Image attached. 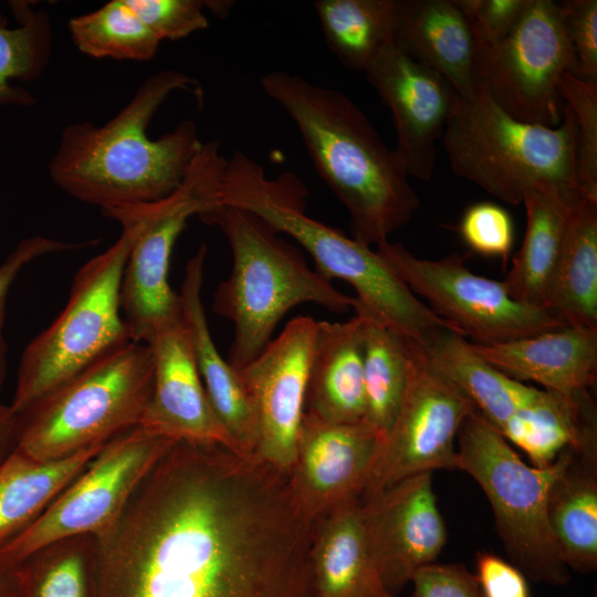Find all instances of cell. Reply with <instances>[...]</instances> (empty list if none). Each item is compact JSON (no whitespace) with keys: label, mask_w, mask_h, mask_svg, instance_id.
I'll use <instances>...</instances> for the list:
<instances>
[{"label":"cell","mask_w":597,"mask_h":597,"mask_svg":"<svg viewBox=\"0 0 597 597\" xmlns=\"http://www.w3.org/2000/svg\"><path fill=\"white\" fill-rule=\"evenodd\" d=\"M313 522L287 476L178 440L96 538V597H316Z\"/></svg>","instance_id":"cell-1"},{"label":"cell","mask_w":597,"mask_h":597,"mask_svg":"<svg viewBox=\"0 0 597 597\" xmlns=\"http://www.w3.org/2000/svg\"><path fill=\"white\" fill-rule=\"evenodd\" d=\"M201 101L200 84L175 70L147 77L130 101L108 122L66 126L49 163L54 185L71 197L103 209L161 200L182 184L203 142L190 119L151 139L147 129L159 107L176 91Z\"/></svg>","instance_id":"cell-2"},{"label":"cell","mask_w":597,"mask_h":597,"mask_svg":"<svg viewBox=\"0 0 597 597\" xmlns=\"http://www.w3.org/2000/svg\"><path fill=\"white\" fill-rule=\"evenodd\" d=\"M260 85L293 121L318 175L347 209L352 238L368 247L388 242L420 200L365 113L346 94L285 71L264 74Z\"/></svg>","instance_id":"cell-3"},{"label":"cell","mask_w":597,"mask_h":597,"mask_svg":"<svg viewBox=\"0 0 597 597\" xmlns=\"http://www.w3.org/2000/svg\"><path fill=\"white\" fill-rule=\"evenodd\" d=\"M307 196L308 189L293 171L270 178L258 161L235 150L227 159L218 206L248 211L291 237L311 255L318 274L352 285L355 312L418 343L431 329L450 326L410 291L378 250L310 217Z\"/></svg>","instance_id":"cell-4"},{"label":"cell","mask_w":597,"mask_h":597,"mask_svg":"<svg viewBox=\"0 0 597 597\" xmlns=\"http://www.w3.org/2000/svg\"><path fill=\"white\" fill-rule=\"evenodd\" d=\"M199 218L221 230L232 253V270L214 292L213 311L233 325L228 362L237 370L268 346L292 308L314 303L335 313L354 310L355 297L311 270L302 251L256 216L218 206Z\"/></svg>","instance_id":"cell-5"},{"label":"cell","mask_w":597,"mask_h":597,"mask_svg":"<svg viewBox=\"0 0 597 597\" xmlns=\"http://www.w3.org/2000/svg\"><path fill=\"white\" fill-rule=\"evenodd\" d=\"M442 139L457 176L509 205L541 187L585 199L577 182L575 121L564 103L562 122L548 127L512 117L482 87L469 100L455 94Z\"/></svg>","instance_id":"cell-6"},{"label":"cell","mask_w":597,"mask_h":597,"mask_svg":"<svg viewBox=\"0 0 597 597\" xmlns=\"http://www.w3.org/2000/svg\"><path fill=\"white\" fill-rule=\"evenodd\" d=\"M150 347L128 341L18 413L17 451L60 460L140 425L150 401Z\"/></svg>","instance_id":"cell-7"},{"label":"cell","mask_w":597,"mask_h":597,"mask_svg":"<svg viewBox=\"0 0 597 597\" xmlns=\"http://www.w3.org/2000/svg\"><path fill=\"white\" fill-rule=\"evenodd\" d=\"M118 239L76 272L59 316L24 348L12 402L18 415L115 347L132 341L121 308L125 263L137 234L126 218Z\"/></svg>","instance_id":"cell-8"},{"label":"cell","mask_w":597,"mask_h":597,"mask_svg":"<svg viewBox=\"0 0 597 597\" xmlns=\"http://www.w3.org/2000/svg\"><path fill=\"white\" fill-rule=\"evenodd\" d=\"M457 442L458 469L470 474L485 493L511 563L535 583L566 585L569 569L561 558L547 516L561 455L545 468L526 464L476 410L463 420Z\"/></svg>","instance_id":"cell-9"},{"label":"cell","mask_w":597,"mask_h":597,"mask_svg":"<svg viewBox=\"0 0 597 597\" xmlns=\"http://www.w3.org/2000/svg\"><path fill=\"white\" fill-rule=\"evenodd\" d=\"M227 159L217 139L203 142L180 187L149 203L101 210L113 220L137 224L121 283V308L129 337L147 343L167 323L181 317L179 294L168 279L171 253L192 217L218 206V190Z\"/></svg>","instance_id":"cell-10"},{"label":"cell","mask_w":597,"mask_h":597,"mask_svg":"<svg viewBox=\"0 0 597 597\" xmlns=\"http://www.w3.org/2000/svg\"><path fill=\"white\" fill-rule=\"evenodd\" d=\"M561 4L530 0L506 36L476 44L480 87L512 117L556 127L562 122L561 76L573 69Z\"/></svg>","instance_id":"cell-11"},{"label":"cell","mask_w":597,"mask_h":597,"mask_svg":"<svg viewBox=\"0 0 597 597\" xmlns=\"http://www.w3.org/2000/svg\"><path fill=\"white\" fill-rule=\"evenodd\" d=\"M174 441L140 425L107 441L36 522L0 549V559L18 563L53 542L102 533Z\"/></svg>","instance_id":"cell-12"},{"label":"cell","mask_w":597,"mask_h":597,"mask_svg":"<svg viewBox=\"0 0 597 597\" xmlns=\"http://www.w3.org/2000/svg\"><path fill=\"white\" fill-rule=\"evenodd\" d=\"M377 250L415 295L472 343H504L566 326L545 310L515 301L503 281L473 273L455 252L421 259L389 241Z\"/></svg>","instance_id":"cell-13"},{"label":"cell","mask_w":597,"mask_h":597,"mask_svg":"<svg viewBox=\"0 0 597 597\" xmlns=\"http://www.w3.org/2000/svg\"><path fill=\"white\" fill-rule=\"evenodd\" d=\"M473 410L469 398L431 365L417 342L407 390L380 440L359 500L366 501L417 474L458 469V432Z\"/></svg>","instance_id":"cell-14"},{"label":"cell","mask_w":597,"mask_h":597,"mask_svg":"<svg viewBox=\"0 0 597 597\" xmlns=\"http://www.w3.org/2000/svg\"><path fill=\"white\" fill-rule=\"evenodd\" d=\"M316 322L310 316L294 317L238 370L254 418L255 457L286 476L305 411Z\"/></svg>","instance_id":"cell-15"},{"label":"cell","mask_w":597,"mask_h":597,"mask_svg":"<svg viewBox=\"0 0 597 597\" xmlns=\"http://www.w3.org/2000/svg\"><path fill=\"white\" fill-rule=\"evenodd\" d=\"M360 503L373 558L396 596L420 568L436 563L447 541L432 473L407 478Z\"/></svg>","instance_id":"cell-16"},{"label":"cell","mask_w":597,"mask_h":597,"mask_svg":"<svg viewBox=\"0 0 597 597\" xmlns=\"http://www.w3.org/2000/svg\"><path fill=\"white\" fill-rule=\"evenodd\" d=\"M364 72L391 113L397 135L394 150L408 176L429 181L437 143L454 102L453 88L440 74L394 44L384 48Z\"/></svg>","instance_id":"cell-17"},{"label":"cell","mask_w":597,"mask_h":597,"mask_svg":"<svg viewBox=\"0 0 597 597\" xmlns=\"http://www.w3.org/2000/svg\"><path fill=\"white\" fill-rule=\"evenodd\" d=\"M380 440L364 422H328L304 413L287 480L312 522L360 498Z\"/></svg>","instance_id":"cell-18"},{"label":"cell","mask_w":597,"mask_h":597,"mask_svg":"<svg viewBox=\"0 0 597 597\" xmlns=\"http://www.w3.org/2000/svg\"><path fill=\"white\" fill-rule=\"evenodd\" d=\"M146 344L154 381L140 426L172 440L217 443L241 454L209 401L182 315L158 328Z\"/></svg>","instance_id":"cell-19"},{"label":"cell","mask_w":597,"mask_h":597,"mask_svg":"<svg viewBox=\"0 0 597 597\" xmlns=\"http://www.w3.org/2000/svg\"><path fill=\"white\" fill-rule=\"evenodd\" d=\"M472 346L506 376L536 383L565 397L589 391L597 380V328L564 326L504 343Z\"/></svg>","instance_id":"cell-20"},{"label":"cell","mask_w":597,"mask_h":597,"mask_svg":"<svg viewBox=\"0 0 597 597\" xmlns=\"http://www.w3.org/2000/svg\"><path fill=\"white\" fill-rule=\"evenodd\" d=\"M394 45L440 74L459 97L479 92L475 38L454 0H399Z\"/></svg>","instance_id":"cell-21"},{"label":"cell","mask_w":597,"mask_h":597,"mask_svg":"<svg viewBox=\"0 0 597 597\" xmlns=\"http://www.w3.org/2000/svg\"><path fill=\"white\" fill-rule=\"evenodd\" d=\"M206 255L207 245L201 243L186 264L178 293L181 313L212 409L239 452L245 457H255L256 431L248 395L239 371L220 355L208 326L201 295Z\"/></svg>","instance_id":"cell-22"},{"label":"cell","mask_w":597,"mask_h":597,"mask_svg":"<svg viewBox=\"0 0 597 597\" xmlns=\"http://www.w3.org/2000/svg\"><path fill=\"white\" fill-rule=\"evenodd\" d=\"M328 422L359 423L365 416L364 318L317 321L305 411Z\"/></svg>","instance_id":"cell-23"},{"label":"cell","mask_w":597,"mask_h":597,"mask_svg":"<svg viewBox=\"0 0 597 597\" xmlns=\"http://www.w3.org/2000/svg\"><path fill=\"white\" fill-rule=\"evenodd\" d=\"M311 567L316 597H396L373 558L359 498L313 522Z\"/></svg>","instance_id":"cell-24"},{"label":"cell","mask_w":597,"mask_h":597,"mask_svg":"<svg viewBox=\"0 0 597 597\" xmlns=\"http://www.w3.org/2000/svg\"><path fill=\"white\" fill-rule=\"evenodd\" d=\"M547 502L549 527L567 568H597V446L567 447Z\"/></svg>","instance_id":"cell-25"},{"label":"cell","mask_w":597,"mask_h":597,"mask_svg":"<svg viewBox=\"0 0 597 597\" xmlns=\"http://www.w3.org/2000/svg\"><path fill=\"white\" fill-rule=\"evenodd\" d=\"M419 344L431 365L498 430L536 402L543 392L494 368L475 352L471 342L450 326L431 329Z\"/></svg>","instance_id":"cell-26"},{"label":"cell","mask_w":597,"mask_h":597,"mask_svg":"<svg viewBox=\"0 0 597 597\" xmlns=\"http://www.w3.org/2000/svg\"><path fill=\"white\" fill-rule=\"evenodd\" d=\"M583 200L549 187L534 188L524 195L525 235L503 280L515 301L545 310L569 218Z\"/></svg>","instance_id":"cell-27"},{"label":"cell","mask_w":597,"mask_h":597,"mask_svg":"<svg viewBox=\"0 0 597 597\" xmlns=\"http://www.w3.org/2000/svg\"><path fill=\"white\" fill-rule=\"evenodd\" d=\"M104 444L53 461H39L15 450L0 464V549L36 522Z\"/></svg>","instance_id":"cell-28"},{"label":"cell","mask_w":597,"mask_h":597,"mask_svg":"<svg viewBox=\"0 0 597 597\" xmlns=\"http://www.w3.org/2000/svg\"><path fill=\"white\" fill-rule=\"evenodd\" d=\"M499 431L527 454L533 467L545 468L567 447L597 446L595 404L589 391L565 397L543 389L536 402Z\"/></svg>","instance_id":"cell-29"},{"label":"cell","mask_w":597,"mask_h":597,"mask_svg":"<svg viewBox=\"0 0 597 597\" xmlns=\"http://www.w3.org/2000/svg\"><path fill=\"white\" fill-rule=\"evenodd\" d=\"M545 311L566 326L597 328V200L573 211Z\"/></svg>","instance_id":"cell-30"},{"label":"cell","mask_w":597,"mask_h":597,"mask_svg":"<svg viewBox=\"0 0 597 597\" xmlns=\"http://www.w3.org/2000/svg\"><path fill=\"white\" fill-rule=\"evenodd\" d=\"M364 423L381 439L391 427L411 376L417 342L364 315Z\"/></svg>","instance_id":"cell-31"},{"label":"cell","mask_w":597,"mask_h":597,"mask_svg":"<svg viewBox=\"0 0 597 597\" xmlns=\"http://www.w3.org/2000/svg\"><path fill=\"white\" fill-rule=\"evenodd\" d=\"M313 6L326 45L348 69L364 72L394 44L399 0H317Z\"/></svg>","instance_id":"cell-32"},{"label":"cell","mask_w":597,"mask_h":597,"mask_svg":"<svg viewBox=\"0 0 597 597\" xmlns=\"http://www.w3.org/2000/svg\"><path fill=\"white\" fill-rule=\"evenodd\" d=\"M18 27L9 28L0 12V106L30 107L36 98L11 81L33 82L46 69L52 54V23L44 10L30 1H10Z\"/></svg>","instance_id":"cell-33"},{"label":"cell","mask_w":597,"mask_h":597,"mask_svg":"<svg viewBox=\"0 0 597 597\" xmlns=\"http://www.w3.org/2000/svg\"><path fill=\"white\" fill-rule=\"evenodd\" d=\"M20 563V597H96V538H63Z\"/></svg>","instance_id":"cell-34"},{"label":"cell","mask_w":597,"mask_h":597,"mask_svg":"<svg viewBox=\"0 0 597 597\" xmlns=\"http://www.w3.org/2000/svg\"><path fill=\"white\" fill-rule=\"evenodd\" d=\"M69 29L76 48L95 59L148 61L160 41L149 31L127 0H111L74 17Z\"/></svg>","instance_id":"cell-35"},{"label":"cell","mask_w":597,"mask_h":597,"mask_svg":"<svg viewBox=\"0 0 597 597\" xmlns=\"http://www.w3.org/2000/svg\"><path fill=\"white\" fill-rule=\"evenodd\" d=\"M558 93L570 109L577 133V182L585 199L597 200V81L566 72Z\"/></svg>","instance_id":"cell-36"},{"label":"cell","mask_w":597,"mask_h":597,"mask_svg":"<svg viewBox=\"0 0 597 597\" xmlns=\"http://www.w3.org/2000/svg\"><path fill=\"white\" fill-rule=\"evenodd\" d=\"M463 242L475 253L506 261L514 242L510 213L501 206L483 201L470 206L459 223Z\"/></svg>","instance_id":"cell-37"},{"label":"cell","mask_w":597,"mask_h":597,"mask_svg":"<svg viewBox=\"0 0 597 597\" xmlns=\"http://www.w3.org/2000/svg\"><path fill=\"white\" fill-rule=\"evenodd\" d=\"M130 8L161 42L180 40L208 28L202 0H127Z\"/></svg>","instance_id":"cell-38"},{"label":"cell","mask_w":597,"mask_h":597,"mask_svg":"<svg viewBox=\"0 0 597 597\" xmlns=\"http://www.w3.org/2000/svg\"><path fill=\"white\" fill-rule=\"evenodd\" d=\"M559 4L573 52L570 74L597 81V1L567 0Z\"/></svg>","instance_id":"cell-39"},{"label":"cell","mask_w":597,"mask_h":597,"mask_svg":"<svg viewBox=\"0 0 597 597\" xmlns=\"http://www.w3.org/2000/svg\"><path fill=\"white\" fill-rule=\"evenodd\" d=\"M94 244L86 242H64L43 235H32L20 241L0 264V376H7V343L3 336L7 297L20 271L35 259L60 251L76 250Z\"/></svg>","instance_id":"cell-40"},{"label":"cell","mask_w":597,"mask_h":597,"mask_svg":"<svg viewBox=\"0 0 597 597\" xmlns=\"http://www.w3.org/2000/svg\"><path fill=\"white\" fill-rule=\"evenodd\" d=\"M478 45L496 43L514 28L530 0H454Z\"/></svg>","instance_id":"cell-41"},{"label":"cell","mask_w":597,"mask_h":597,"mask_svg":"<svg viewBox=\"0 0 597 597\" xmlns=\"http://www.w3.org/2000/svg\"><path fill=\"white\" fill-rule=\"evenodd\" d=\"M410 597H483L475 575L462 564L432 563L412 577Z\"/></svg>","instance_id":"cell-42"},{"label":"cell","mask_w":597,"mask_h":597,"mask_svg":"<svg viewBox=\"0 0 597 597\" xmlns=\"http://www.w3.org/2000/svg\"><path fill=\"white\" fill-rule=\"evenodd\" d=\"M475 565L483 597H531L525 575L512 563L482 552L476 555Z\"/></svg>","instance_id":"cell-43"},{"label":"cell","mask_w":597,"mask_h":597,"mask_svg":"<svg viewBox=\"0 0 597 597\" xmlns=\"http://www.w3.org/2000/svg\"><path fill=\"white\" fill-rule=\"evenodd\" d=\"M6 378L0 376V390ZM18 415L10 405L0 401V464L4 462L17 449Z\"/></svg>","instance_id":"cell-44"},{"label":"cell","mask_w":597,"mask_h":597,"mask_svg":"<svg viewBox=\"0 0 597 597\" xmlns=\"http://www.w3.org/2000/svg\"><path fill=\"white\" fill-rule=\"evenodd\" d=\"M20 563L0 559V597H20Z\"/></svg>","instance_id":"cell-45"},{"label":"cell","mask_w":597,"mask_h":597,"mask_svg":"<svg viewBox=\"0 0 597 597\" xmlns=\"http://www.w3.org/2000/svg\"><path fill=\"white\" fill-rule=\"evenodd\" d=\"M233 2L230 1H206V8L211 10V12L218 17L222 14H228L230 8L233 6Z\"/></svg>","instance_id":"cell-46"}]
</instances>
